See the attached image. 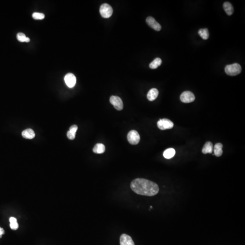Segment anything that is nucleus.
<instances>
[{
	"instance_id": "6",
	"label": "nucleus",
	"mask_w": 245,
	"mask_h": 245,
	"mask_svg": "<svg viewBox=\"0 0 245 245\" xmlns=\"http://www.w3.org/2000/svg\"><path fill=\"white\" fill-rule=\"evenodd\" d=\"M195 99L194 95L190 91H186L183 92L180 96V100L182 102L189 103L193 102Z\"/></svg>"
},
{
	"instance_id": "18",
	"label": "nucleus",
	"mask_w": 245,
	"mask_h": 245,
	"mask_svg": "<svg viewBox=\"0 0 245 245\" xmlns=\"http://www.w3.org/2000/svg\"><path fill=\"white\" fill-rule=\"evenodd\" d=\"M162 61L159 58L155 59L150 64H149V67L152 69H157L158 67L161 65Z\"/></svg>"
},
{
	"instance_id": "9",
	"label": "nucleus",
	"mask_w": 245,
	"mask_h": 245,
	"mask_svg": "<svg viewBox=\"0 0 245 245\" xmlns=\"http://www.w3.org/2000/svg\"><path fill=\"white\" fill-rule=\"evenodd\" d=\"M146 22L150 27L156 31H160L161 30L162 27L160 25L154 18L151 16H148L147 18Z\"/></svg>"
},
{
	"instance_id": "11",
	"label": "nucleus",
	"mask_w": 245,
	"mask_h": 245,
	"mask_svg": "<svg viewBox=\"0 0 245 245\" xmlns=\"http://www.w3.org/2000/svg\"><path fill=\"white\" fill-rule=\"evenodd\" d=\"M159 91L155 88L152 89L148 91L147 94V98L149 101H153L158 97Z\"/></svg>"
},
{
	"instance_id": "26",
	"label": "nucleus",
	"mask_w": 245,
	"mask_h": 245,
	"mask_svg": "<svg viewBox=\"0 0 245 245\" xmlns=\"http://www.w3.org/2000/svg\"><path fill=\"white\" fill-rule=\"evenodd\" d=\"M151 209H152V206H150Z\"/></svg>"
},
{
	"instance_id": "24",
	"label": "nucleus",
	"mask_w": 245,
	"mask_h": 245,
	"mask_svg": "<svg viewBox=\"0 0 245 245\" xmlns=\"http://www.w3.org/2000/svg\"><path fill=\"white\" fill-rule=\"evenodd\" d=\"M67 137L68 138V139H71V140H73V139H75V134L72 133H71V132L69 131L67 132Z\"/></svg>"
},
{
	"instance_id": "20",
	"label": "nucleus",
	"mask_w": 245,
	"mask_h": 245,
	"mask_svg": "<svg viewBox=\"0 0 245 245\" xmlns=\"http://www.w3.org/2000/svg\"><path fill=\"white\" fill-rule=\"evenodd\" d=\"M9 221L10 222V228L13 230H17L19 226L17 222V219L14 217H10V218Z\"/></svg>"
},
{
	"instance_id": "4",
	"label": "nucleus",
	"mask_w": 245,
	"mask_h": 245,
	"mask_svg": "<svg viewBox=\"0 0 245 245\" xmlns=\"http://www.w3.org/2000/svg\"><path fill=\"white\" fill-rule=\"evenodd\" d=\"M127 139L129 143L131 144H137L140 141V135L137 131L133 130L128 133Z\"/></svg>"
},
{
	"instance_id": "25",
	"label": "nucleus",
	"mask_w": 245,
	"mask_h": 245,
	"mask_svg": "<svg viewBox=\"0 0 245 245\" xmlns=\"http://www.w3.org/2000/svg\"><path fill=\"white\" fill-rule=\"evenodd\" d=\"M4 234V230L3 228L0 227V238L2 237V235Z\"/></svg>"
},
{
	"instance_id": "19",
	"label": "nucleus",
	"mask_w": 245,
	"mask_h": 245,
	"mask_svg": "<svg viewBox=\"0 0 245 245\" xmlns=\"http://www.w3.org/2000/svg\"><path fill=\"white\" fill-rule=\"evenodd\" d=\"M199 36L203 39H207L209 37V33L208 29H201L199 30L198 32Z\"/></svg>"
},
{
	"instance_id": "23",
	"label": "nucleus",
	"mask_w": 245,
	"mask_h": 245,
	"mask_svg": "<svg viewBox=\"0 0 245 245\" xmlns=\"http://www.w3.org/2000/svg\"><path fill=\"white\" fill-rule=\"evenodd\" d=\"M77 130H78V126L76 125H73L70 127L69 131L71 132V133H74V134H75Z\"/></svg>"
},
{
	"instance_id": "22",
	"label": "nucleus",
	"mask_w": 245,
	"mask_h": 245,
	"mask_svg": "<svg viewBox=\"0 0 245 245\" xmlns=\"http://www.w3.org/2000/svg\"><path fill=\"white\" fill-rule=\"evenodd\" d=\"M45 15L42 13L34 12L32 14V17L35 20H42L45 18Z\"/></svg>"
},
{
	"instance_id": "16",
	"label": "nucleus",
	"mask_w": 245,
	"mask_h": 245,
	"mask_svg": "<svg viewBox=\"0 0 245 245\" xmlns=\"http://www.w3.org/2000/svg\"><path fill=\"white\" fill-rule=\"evenodd\" d=\"M105 150V146L102 144H97L94 147L93 151L95 153L101 154L104 153Z\"/></svg>"
},
{
	"instance_id": "17",
	"label": "nucleus",
	"mask_w": 245,
	"mask_h": 245,
	"mask_svg": "<svg viewBox=\"0 0 245 245\" xmlns=\"http://www.w3.org/2000/svg\"><path fill=\"white\" fill-rule=\"evenodd\" d=\"M175 150L174 148H169L166 149L163 152V157L166 159H170L174 157L175 154Z\"/></svg>"
},
{
	"instance_id": "14",
	"label": "nucleus",
	"mask_w": 245,
	"mask_h": 245,
	"mask_svg": "<svg viewBox=\"0 0 245 245\" xmlns=\"http://www.w3.org/2000/svg\"><path fill=\"white\" fill-rule=\"evenodd\" d=\"M224 10L228 16H231L234 12V8L233 6L231 3L229 2H225L223 5Z\"/></svg>"
},
{
	"instance_id": "1",
	"label": "nucleus",
	"mask_w": 245,
	"mask_h": 245,
	"mask_svg": "<svg viewBox=\"0 0 245 245\" xmlns=\"http://www.w3.org/2000/svg\"><path fill=\"white\" fill-rule=\"evenodd\" d=\"M130 187L136 194L146 196H155L159 190V186L156 183L141 178L133 180L131 183Z\"/></svg>"
},
{
	"instance_id": "12",
	"label": "nucleus",
	"mask_w": 245,
	"mask_h": 245,
	"mask_svg": "<svg viewBox=\"0 0 245 245\" xmlns=\"http://www.w3.org/2000/svg\"><path fill=\"white\" fill-rule=\"evenodd\" d=\"M22 136L26 139H32L35 137V133L31 129H26L22 133Z\"/></svg>"
},
{
	"instance_id": "3",
	"label": "nucleus",
	"mask_w": 245,
	"mask_h": 245,
	"mask_svg": "<svg viewBox=\"0 0 245 245\" xmlns=\"http://www.w3.org/2000/svg\"><path fill=\"white\" fill-rule=\"evenodd\" d=\"M100 12L103 18H108L112 16L113 10L110 5L107 3H104L100 7Z\"/></svg>"
},
{
	"instance_id": "7",
	"label": "nucleus",
	"mask_w": 245,
	"mask_h": 245,
	"mask_svg": "<svg viewBox=\"0 0 245 245\" xmlns=\"http://www.w3.org/2000/svg\"><path fill=\"white\" fill-rule=\"evenodd\" d=\"M110 103L113 105L117 110H122L123 109V103L120 97L117 96H111L110 98Z\"/></svg>"
},
{
	"instance_id": "13",
	"label": "nucleus",
	"mask_w": 245,
	"mask_h": 245,
	"mask_svg": "<svg viewBox=\"0 0 245 245\" xmlns=\"http://www.w3.org/2000/svg\"><path fill=\"white\" fill-rule=\"evenodd\" d=\"M213 150V146L212 143L211 142H207L203 147L202 152L204 154L211 153H212Z\"/></svg>"
},
{
	"instance_id": "21",
	"label": "nucleus",
	"mask_w": 245,
	"mask_h": 245,
	"mask_svg": "<svg viewBox=\"0 0 245 245\" xmlns=\"http://www.w3.org/2000/svg\"><path fill=\"white\" fill-rule=\"evenodd\" d=\"M17 39L19 42H29L30 41L29 38L26 37L25 35L23 33H18L17 35Z\"/></svg>"
},
{
	"instance_id": "15",
	"label": "nucleus",
	"mask_w": 245,
	"mask_h": 245,
	"mask_svg": "<svg viewBox=\"0 0 245 245\" xmlns=\"http://www.w3.org/2000/svg\"><path fill=\"white\" fill-rule=\"evenodd\" d=\"M223 145L221 143H217L214 146V153L215 156L217 157H220L223 154Z\"/></svg>"
},
{
	"instance_id": "8",
	"label": "nucleus",
	"mask_w": 245,
	"mask_h": 245,
	"mask_svg": "<svg viewBox=\"0 0 245 245\" xmlns=\"http://www.w3.org/2000/svg\"><path fill=\"white\" fill-rule=\"evenodd\" d=\"M64 80L67 86L69 88L73 87L76 84V77L73 74L68 73L66 74Z\"/></svg>"
},
{
	"instance_id": "5",
	"label": "nucleus",
	"mask_w": 245,
	"mask_h": 245,
	"mask_svg": "<svg viewBox=\"0 0 245 245\" xmlns=\"http://www.w3.org/2000/svg\"><path fill=\"white\" fill-rule=\"evenodd\" d=\"M157 125L158 128L161 130H166L171 129L174 127L173 122L167 118L160 119Z\"/></svg>"
},
{
	"instance_id": "10",
	"label": "nucleus",
	"mask_w": 245,
	"mask_h": 245,
	"mask_svg": "<svg viewBox=\"0 0 245 245\" xmlns=\"http://www.w3.org/2000/svg\"><path fill=\"white\" fill-rule=\"evenodd\" d=\"M120 245H135L132 238L127 234H123L120 238Z\"/></svg>"
},
{
	"instance_id": "2",
	"label": "nucleus",
	"mask_w": 245,
	"mask_h": 245,
	"mask_svg": "<svg viewBox=\"0 0 245 245\" xmlns=\"http://www.w3.org/2000/svg\"><path fill=\"white\" fill-rule=\"evenodd\" d=\"M241 66L238 63H234L232 65H227L225 68V71L227 75L236 76L241 73Z\"/></svg>"
}]
</instances>
